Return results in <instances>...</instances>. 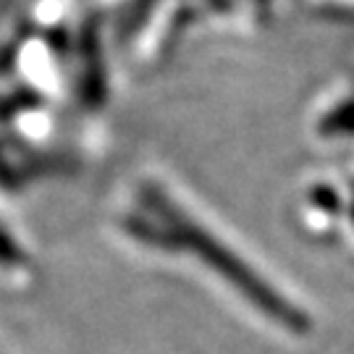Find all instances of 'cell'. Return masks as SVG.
Returning a JSON list of instances; mask_svg holds the SVG:
<instances>
[{"instance_id":"6da1fadb","label":"cell","mask_w":354,"mask_h":354,"mask_svg":"<svg viewBox=\"0 0 354 354\" xmlns=\"http://www.w3.org/2000/svg\"><path fill=\"white\" fill-rule=\"evenodd\" d=\"M315 131L326 140H354V84L336 89V95L317 115Z\"/></svg>"}]
</instances>
